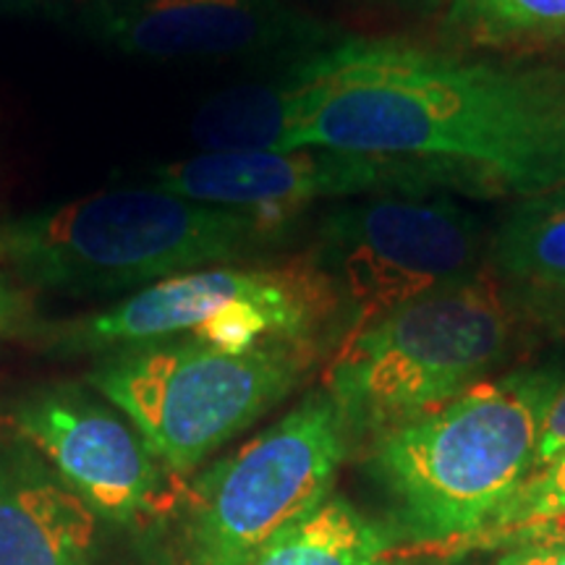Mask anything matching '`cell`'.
Instances as JSON below:
<instances>
[{
	"mask_svg": "<svg viewBox=\"0 0 565 565\" xmlns=\"http://www.w3.org/2000/svg\"><path fill=\"white\" fill-rule=\"evenodd\" d=\"M282 152L448 160L490 196L565 189V61H475L393 38H341L286 63Z\"/></svg>",
	"mask_w": 565,
	"mask_h": 565,
	"instance_id": "1",
	"label": "cell"
},
{
	"mask_svg": "<svg viewBox=\"0 0 565 565\" xmlns=\"http://www.w3.org/2000/svg\"><path fill=\"white\" fill-rule=\"evenodd\" d=\"M563 366H524L372 440L364 469L383 529L408 557H450L524 482Z\"/></svg>",
	"mask_w": 565,
	"mask_h": 565,
	"instance_id": "2",
	"label": "cell"
},
{
	"mask_svg": "<svg viewBox=\"0 0 565 565\" xmlns=\"http://www.w3.org/2000/svg\"><path fill=\"white\" fill-rule=\"evenodd\" d=\"M294 221L215 207L154 186L89 194L0 225L6 263L26 286L108 294L265 257L282 246Z\"/></svg>",
	"mask_w": 565,
	"mask_h": 565,
	"instance_id": "3",
	"label": "cell"
},
{
	"mask_svg": "<svg viewBox=\"0 0 565 565\" xmlns=\"http://www.w3.org/2000/svg\"><path fill=\"white\" fill-rule=\"evenodd\" d=\"M524 330L503 280L484 267L345 335L324 391L341 408L351 450L482 383Z\"/></svg>",
	"mask_w": 565,
	"mask_h": 565,
	"instance_id": "4",
	"label": "cell"
},
{
	"mask_svg": "<svg viewBox=\"0 0 565 565\" xmlns=\"http://www.w3.org/2000/svg\"><path fill=\"white\" fill-rule=\"evenodd\" d=\"M315 362V343L212 349L192 335L103 353L87 383L139 429L152 454L189 475L286 401Z\"/></svg>",
	"mask_w": 565,
	"mask_h": 565,
	"instance_id": "5",
	"label": "cell"
},
{
	"mask_svg": "<svg viewBox=\"0 0 565 565\" xmlns=\"http://www.w3.org/2000/svg\"><path fill=\"white\" fill-rule=\"evenodd\" d=\"M335 315L330 286L299 257L278 267L225 265L173 275L45 333L58 353H108L181 335L242 353L267 341L315 343L317 330Z\"/></svg>",
	"mask_w": 565,
	"mask_h": 565,
	"instance_id": "6",
	"label": "cell"
},
{
	"mask_svg": "<svg viewBox=\"0 0 565 565\" xmlns=\"http://www.w3.org/2000/svg\"><path fill=\"white\" fill-rule=\"evenodd\" d=\"M351 454L341 408L315 391L186 492L181 565H252L263 547L333 490Z\"/></svg>",
	"mask_w": 565,
	"mask_h": 565,
	"instance_id": "7",
	"label": "cell"
},
{
	"mask_svg": "<svg viewBox=\"0 0 565 565\" xmlns=\"http://www.w3.org/2000/svg\"><path fill=\"white\" fill-rule=\"evenodd\" d=\"M335 296L345 335L484 270L482 225L448 194H383L341 204L303 254Z\"/></svg>",
	"mask_w": 565,
	"mask_h": 565,
	"instance_id": "8",
	"label": "cell"
},
{
	"mask_svg": "<svg viewBox=\"0 0 565 565\" xmlns=\"http://www.w3.org/2000/svg\"><path fill=\"white\" fill-rule=\"evenodd\" d=\"M154 186L215 207L296 217L312 202L383 194L490 196L484 181L448 160L299 147L291 152H202L152 171Z\"/></svg>",
	"mask_w": 565,
	"mask_h": 565,
	"instance_id": "9",
	"label": "cell"
},
{
	"mask_svg": "<svg viewBox=\"0 0 565 565\" xmlns=\"http://www.w3.org/2000/svg\"><path fill=\"white\" fill-rule=\"evenodd\" d=\"M84 38L141 61H278L333 45L343 34L282 0H92Z\"/></svg>",
	"mask_w": 565,
	"mask_h": 565,
	"instance_id": "10",
	"label": "cell"
},
{
	"mask_svg": "<svg viewBox=\"0 0 565 565\" xmlns=\"http://www.w3.org/2000/svg\"><path fill=\"white\" fill-rule=\"evenodd\" d=\"M11 422L95 515L129 521L158 503L162 461L139 429L92 387H32L13 401Z\"/></svg>",
	"mask_w": 565,
	"mask_h": 565,
	"instance_id": "11",
	"label": "cell"
},
{
	"mask_svg": "<svg viewBox=\"0 0 565 565\" xmlns=\"http://www.w3.org/2000/svg\"><path fill=\"white\" fill-rule=\"evenodd\" d=\"M95 513L45 466H0V565H89Z\"/></svg>",
	"mask_w": 565,
	"mask_h": 565,
	"instance_id": "12",
	"label": "cell"
},
{
	"mask_svg": "<svg viewBox=\"0 0 565 565\" xmlns=\"http://www.w3.org/2000/svg\"><path fill=\"white\" fill-rule=\"evenodd\" d=\"M380 521H372L341 494L282 526L252 565H408Z\"/></svg>",
	"mask_w": 565,
	"mask_h": 565,
	"instance_id": "13",
	"label": "cell"
},
{
	"mask_svg": "<svg viewBox=\"0 0 565 565\" xmlns=\"http://www.w3.org/2000/svg\"><path fill=\"white\" fill-rule=\"evenodd\" d=\"M445 34L487 51L565 45V0H450Z\"/></svg>",
	"mask_w": 565,
	"mask_h": 565,
	"instance_id": "14",
	"label": "cell"
},
{
	"mask_svg": "<svg viewBox=\"0 0 565 565\" xmlns=\"http://www.w3.org/2000/svg\"><path fill=\"white\" fill-rule=\"evenodd\" d=\"M487 259L500 280L565 275V189L521 202L494 231Z\"/></svg>",
	"mask_w": 565,
	"mask_h": 565,
	"instance_id": "15",
	"label": "cell"
},
{
	"mask_svg": "<svg viewBox=\"0 0 565 565\" xmlns=\"http://www.w3.org/2000/svg\"><path fill=\"white\" fill-rule=\"evenodd\" d=\"M565 515V454L547 463L545 469L526 475L524 482L515 487L511 498L500 505L492 521L482 532L458 545L450 557L466 553V550L503 547L505 540L519 529L540 524V521Z\"/></svg>",
	"mask_w": 565,
	"mask_h": 565,
	"instance_id": "16",
	"label": "cell"
},
{
	"mask_svg": "<svg viewBox=\"0 0 565 565\" xmlns=\"http://www.w3.org/2000/svg\"><path fill=\"white\" fill-rule=\"evenodd\" d=\"M503 286L526 330L565 338V275L503 280Z\"/></svg>",
	"mask_w": 565,
	"mask_h": 565,
	"instance_id": "17",
	"label": "cell"
},
{
	"mask_svg": "<svg viewBox=\"0 0 565 565\" xmlns=\"http://www.w3.org/2000/svg\"><path fill=\"white\" fill-rule=\"evenodd\" d=\"M561 454H565V383L561 385V391L555 393V398L550 401L545 422H542L540 429V443H536L532 471L545 469V466L553 463ZM532 471H529V475H532Z\"/></svg>",
	"mask_w": 565,
	"mask_h": 565,
	"instance_id": "18",
	"label": "cell"
},
{
	"mask_svg": "<svg viewBox=\"0 0 565 565\" xmlns=\"http://www.w3.org/2000/svg\"><path fill=\"white\" fill-rule=\"evenodd\" d=\"M32 307L34 303L30 294L0 275V335L19 333L21 328H30L34 312Z\"/></svg>",
	"mask_w": 565,
	"mask_h": 565,
	"instance_id": "19",
	"label": "cell"
},
{
	"mask_svg": "<svg viewBox=\"0 0 565 565\" xmlns=\"http://www.w3.org/2000/svg\"><path fill=\"white\" fill-rule=\"evenodd\" d=\"M521 545H550V547L565 550V515H557V519L540 521V524L519 529V532L508 536L503 547H521Z\"/></svg>",
	"mask_w": 565,
	"mask_h": 565,
	"instance_id": "20",
	"label": "cell"
},
{
	"mask_svg": "<svg viewBox=\"0 0 565 565\" xmlns=\"http://www.w3.org/2000/svg\"><path fill=\"white\" fill-rule=\"evenodd\" d=\"M492 565H565V550L550 545L511 547Z\"/></svg>",
	"mask_w": 565,
	"mask_h": 565,
	"instance_id": "21",
	"label": "cell"
},
{
	"mask_svg": "<svg viewBox=\"0 0 565 565\" xmlns=\"http://www.w3.org/2000/svg\"><path fill=\"white\" fill-rule=\"evenodd\" d=\"M40 0H0V9H11V11H21V9H32L38 6Z\"/></svg>",
	"mask_w": 565,
	"mask_h": 565,
	"instance_id": "22",
	"label": "cell"
},
{
	"mask_svg": "<svg viewBox=\"0 0 565 565\" xmlns=\"http://www.w3.org/2000/svg\"><path fill=\"white\" fill-rule=\"evenodd\" d=\"M408 3H412L414 9L435 11V9H440V6H450V0H408Z\"/></svg>",
	"mask_w": 565,
	"mask_h": 565,
	"instance_id": "23",
	"label": "cell"
},
{
	"mask_svg": "<svg viewBox=\"0 0 565 565\" xmlns=\"http://www.w3.org/2000/svg\"><path fill=\"white\" fill-rule=\"evenodd\" d=\"M0 263H6V236H3V225H0Z\"/></svg>",
	"mask_w": 565,
	"mask_h": 565,
	"instance_id": "24",
	"label": "cell"
}]
</instances>
